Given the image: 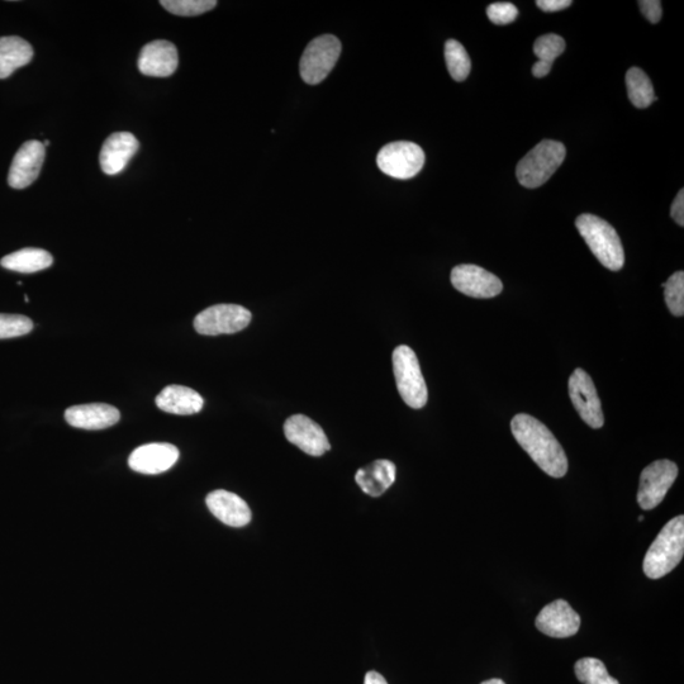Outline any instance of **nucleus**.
<instances>
[{"label":"nucleus","mask_w":684,"mask_h":684,"mask_svg":"<svg viewBox=\"0 0 684 684\" xmlns=\"http://www.w3.org/2000/svg\"><path fill=\"white\" fill-rule=\"evenodd\" d=\"M206 503L212 515L227 526L244 527L253 519L250 507L235 493L218 489L208 494Z\"/></svg>","instance_id":"obj_19"},{"label":"nucleus","mask_w":684,"mask_h":684,"mask_svg":"<svg viewBox=\"0 0 684 684\" xmlns=\"http://www.w3.org/2000/svg\"><path fill=\"white\" fill-rule=\"evenodd\" d=\"M45 145L40 141H27L14 155L8 174V184L14 189H25L36 182L44 165Z\"/></svg>","instance_id":"obj_14"},{"label":"nucleus","mask_w":684,"mask_h":684,"mask_svg":"<svg viewBox=\"0 0 684 684\" xmlns=\"http://www.w3.org/2000/svg\"><path fill=\"white\" fill-rule=\"evenodd\" d=\"M425 152L408 141L392 142L383 147L377 156L378 168L394 179L416 177L425 165Z\"/></svg>","instance_id":"obj_8"},{"label":"nucleus","mask_w":684,"mask_h":684,"mask_svg":"<svg viewBox=\"0 0 684 684\" xmlns=\"http://www.w3.org/2000/svg\"><path fill=\"white\" fill-rule=\"evenodd\" d=\"M178 459L179 450L174 445L152 443L133 450L128 465L133 472L155 475L168 472Z\"/></svg>","instance_id":"obj_15"},{"label":"nucleus","mask_w":684,"mask_h":684,"mask_svg":"<svg viewBox=\"0 0 684 684\" xmlns=\"http://www.w3.org/2000/svg\"><path fill=\"white\" fill-rule=\"evenodd\" d=\"M639 521H640V522H641V521H644V516H640V517H639Z\"/></svg>","instance_id":"obj_39"},{"label":"nucleus","mask_w":684,"mask_h":684,"mask_svg":"<svg viewBox=\"0 0 684 684\" xmlns=\"http://www.w3.org/2000/svg\"><path fill=\"white\" fill-rule=\"evenodd\" d=\"M139 146V141L130 132H117L109 136L104 141L101 156H99L104 173L120 174L139 151Z\"/></svg>","instance_id":"obj_18"},{"label":"nucleus","mask_w":684,"mask_h":684,"mask_svg":"<svg viewBox=\"0 0 684 684\" xmlns=\"http://www.w3.org/2000/svg\"><path fill=\"white\" fill-rule=\"evenodd\" d=\"M251 312L239 304H216L194 318V329L206 336L231 335L250 325Z\"/></svg>","instance_id":"obj_7"},{"label":"nucleus","mask_w":684,"mask_h":684,"mask_svg":"<svg viewBox=\"0 0 684 684\" xmlns=\"http://www.w3.org/2000/svg\"><path fill=\"white\" fill-rule=\"evenodd\" d=\"M627 94L630 102L636 108H648L650 104L657 101L652 82L649 76L639 68H631L626 73Z\"/></svg>","instance_id":"obj_24"},{"label":"nucleus","mask_w":684,"mask_h":684,"mask_svg":"<svg viewBox=\"0 0 684 684\" xmlns=\"http://www.w3.org/2000/svg\"><path fill=\"white\" fill-rule=\"evenodd\" d=\"M481 684H506V683L503 682L502 679L494 678V679H489V681L483 682Z\"/></svg>","instance_id":"obj_37"},{"label":"nucleus","mask_w":684,"mask_h":684,"mask_svg":"<svg viewBox=\"0 0 684 684\" xmlns=\"http://www.w3.org/2000/svg\"><path fill=\"white\" fill-rule=\"evenodd\" d=\"M179 55L177 47L171 42L158 40L150 42L141 50L139 70L146 76L154 78H168L177 71Z\"/></svg>","instance_id":"obj_16"},{"label":"nucleus","mask_w":684,"mask_h":684,"mask_svg":"<svg viewBox=\"0 0 684 684\" xmlns=\"http://www.w3.org/2000/svg\"><path fill=\"white\" fill-rule=\"evenodd\" d=\"M565 50V41L562 37L550 33L540 36L534 44L535 55L539 61L553 65L555 59L562 55Z\"/></svg>","instance_id":"obj_29"},{"label":"nucleus","mask_w":684,"mask_h":684,"mask_svg":"<svg viewBox=\"0 0 684 684\" xmlns=\"http://www.w3.org/2000/svg\"><path fill=\"white\" fill-rule=\"evenodd\" d=\"M65 420L76 429L89 431L104 430L121 420V413L116 407L107 403H89L74 406L65 411Z\"/></svg>","instance_id":"obj_17"},{"label":"nucleus","mask_w":684,"mask_h":684,"mask_svg":"<svg viewBox=\"0 0 684 684\" xmlns=\"http://www.w3.org/2000/svg\"><path fill=\"white\" fill-rule=\"evenodd\" d=\"M684 554V517L677 516L659 532L644 559V573L659 579L671 573L682 562Z\"/></svg>","instance_id":"obj_2"},{"label":"nucleus","mask_w":684,"mask_h":684,"mask_svg":"<svg viewBox=\"0 0 684 684\" xmlns=\"http://www.w3.org/2000/svg\"><path fill=\"white\" fill-rule=\"evenodd\" d=\"M540 633L550 638H570L576 635L581 627V617L564 600L551 602L540 611L535 621Z\"/></svg>","instance_id":"obj_13"},{"label":"nucleus","mask_w":684,"mask_h":684,"mask_svg":"<svg viewBox=\"0 0 684 684\" xmlns=\"http://www.w3.org/2000/svg\"><path fill=\"white\" fill-rule=\"evenodd\" d=\"M52 263H54V258H52L49 251L33 249V247L18 250L16 253L4 256L0 260V265L4 269L23 274L41 272V270L50 268Z\"/></svg>","instance_id":"obj_23"},{"label":"nucleus","mask_w":684,"mask_h":684,"mask_svg":"<svg viewBox=\"0 0 684 684\" xmlns=\"http://www.w3.org/2000/svg\"><path fill=\"white\" fill-rule=\"evenodd\" d=\"M160 4L166 11L180 17L201 16L217 6L216 0H161Z\"/></svg>","instance_id":"obj_27"},{"label":"nucleus","mask_w":684,"mask_h":684,"mask_svg":"<svg viewBox=\"0 0 684 684\" xmlns=\"http://www.w3.org/2000/svg\"><path fill=\"white\" fill-rule=\"evenodd\" d=\"M451 284L456 291L473 298H493L503 291V284L496 275L477 265H458L451 272Z\"/></svg>","instance_id":"obj_11"},{"label":"nucleus","mask_w":684,"mask_h":684,"mask_svg":"<svg viewBox=\"0 0 684 684\" xmlns=\"http://www.w3.org/2000/svg\"><path fill=\"white\" fill-rule=\"evenodd\" d=\"M665 303L672 315H684V273L677 272L667 282L663 283Z\"/></svg>","instance_id":"obj_28"},{"label":"nucleus","mask_w":684,"mask_h":684,"mask_svg":"<svg viewBox=\"0 0 684 684\" xmlns=\"http://www.w3.org/2000/svg\"><path fill=\"white\" fill-rule=\"evenodd\" d=\"M355 482L368 496H382L396 482V465L389 460H375L356 472Z\"/></svg>","instance_id":"obj_21"},{"label":"nucleus","mask_w":684,"mask_h":684,"mask_svg":"<svg viewBox=\"0 0 684 684\" xmlns=\"http://www.w3.org/2000/svg\"><path fill=\"white\" fill-rule=\"evenodd\" d=\"M445 60L451 78L456 82H463L467 79L472 69L469 55L464 46L459 41L449 40L445 44Z\"/></svg>","instance_id":"obj_25"},{"label":"nucleus","mask_w":684,"mask_h":684,"mask_svg":"<svg viewBox=\"0 0 684 684\" xmlns=\"http://www.w3.org/2000/svg\"><path fill=\"white\" fill-rule=\"evenodd\" d=\"M511 430L517 443L543 472L553 478H562L567 474V455L553 432L543 422L526 413H520L513 417Z\"/></svg>","instance_id":"obj_1"},{"label":"nucleus","mask_w":684,"mask_h":684,"mask_svg":"<svg viewBox=\"0 0 684 684\" xmlns=\"http://www.w3.org/2000/svg\"><path fill=\"white\" fill-rule=\"evenodd\" d=\"M284 434L289 443L296 445L303 453L322 456L331 449L322 427L304 415H293L284 424Z\"/></svg>","instance_id":"obj_12"},{"label":"nucleus","mask_w":684,"mask_h":684,"mask_svg":"<svg viewBox=\"0 0 684 684\" xmlns=\"http://www.w3.org/2000/svg\"><path fill=\"white\" fill-rule=\"evenodd\" d=\"M569 396L579 416L592 429H601L605 424L600 397L595 383L583 369H576L569 378Z\"/></svg>","instance_id":"obj_10"},{"label":"nucleus","mask_w":684,"mask_h":684,"mask_svg":"<svg viewBox=\"0 0 684 684\" xmlns=\"http://www.w3.org/2000/svg\"><path fill=\"white\" fill-rule=\"evenodd\" d=\"M32 330L31 318L21 315H0V340L25 336Z\"/></svg>","instance_id":"obj_30"},{"label":"nucleus","mask_w":684,"mask_h":684,"mask_svg":"<svg viewBox=\"0 0 684 684\" xmlns=\"http://www.w3.org/2000/svg\"><path fill=\"white\" fill-rule=\"evenodd\" d=\"M551 66L553 65L538 60V63H535L534 66H532V74H534L536 78H544V76L550 73Z\"/></svg>","instance_id":"obj_35"},{"label":"nucleus","mask_w":684,"mask_h":684,"mask_svg":"<svg viewBox=\"0 0 684 684\" xmlns=\"http://www.w3.org/2000/svg\"><path fill=\"white\" fill-rule=\"evenodd\" d=\"M574 672L579 682L583 684H620L617 679L607 672L606 665L596 658L578 660Z\"/></svg>","instance_id":"obj_26"},{"label":"nucleus","mask_w":684,"mask_h":684,"mask_svg":"<svg viewBox=\"0 0 684 684\" xmlns=\"http://www.w3.org/2000/svg\"><path fill=\"white\" fill-rule=\"evenodd\" d=\"M341 55V42L332 35L318 36L304 50L299 73L304 82L317 85L329 76Z\"/></svg>","instance_id":"obj_6"},{"label":"nucleus","mask_w":684,"mask_h":684,"mask_svg":"<svg viewBox=\"0 0 684 684\" xmlns=\"http://www.w3.org/2000/svg\"><path fill=\"white\" fill-rule=\"evenodd\" d=\"M639 8L645 18L653 25L662 19V3L658 0H640Z\"/></svg>","instance_id":"obj_32"},{"label":"nucleus","mask_w":684,"mask_h":684,"mask_svg":"<svg viewBox=\"0 0 684 684\" xmlns=\"http://www.w3.org/2000/svg\"><path fill=\"white\" fill-rule=\"evenodd\" d=\"M155 402L161 411L180 416L196 415L204 405L201 394L183 386L164 388Z\"/></svg>","instance_id":"obj_20"},{"label":"nucleus","mask_w":684,"mask_h":684,"mask_svg":"<svg viewBox=\"0 0 684 684\" xmlns=\"http://www.w3.org/2000/svg\"><path fill=\"white\" fill-rule=\"evenodd\" d=\"M33 49L17 36L0 37V79H7L14 71L31 63Z\"/></svg>","instance_id":"obj_22"},{"label":"nucleus","mask_w":684,"mask_h":684,"mask_svg":"<svg viewBox=\"0 0 684 684\" xmlns=\"http://www.w3.org/2000/svg\"><path fill=\"white\" fill-rule=\"evenodd\" d=\"M576 226L598 261L608 270L619 272L625 264V251L615 228L593 215L579 216Z\"/></svg>","instance_id":"obj_3"},{"label":"nucleus","mask_w":684,"mask_h":684,"mask_svg":"<svg viewBox=\"0 0 684 684\" xmlns=\"http://www.w3.org/2000/svg\"><path fill=\"white\" fill-rule=\"evenodd\" d=\"M364 684H388L386 678L377 672H368Z\"/></svg>","instance_id":"obj_36"},{"label":"nucleus","mask_w":684,"mask_h":684,"mask_svg":"<svg viewBox=\"0 0 684 684\" xmlns=\"http://www.w3.org/2000/svg\"><path fill=\"white\" fill-rule=\"evenodd\" d=\"M567 150L562 142L541 141L522 158L516 168V177L525 188L535 189L544 185L563 164Z\"/></svg>","instance_id":"obj_4"},{"label":"nucleus","mask_w":684,"mask_h":684,"mask_svg":"<svg viewBox=\"0 0 684 684\" xmlns=\"http://www.w3.org/2000/svg\"><path fill=\"white\" fill-rule=\"evenodd\" d=\"M671 215L679 226H684V190H679L672 204Z\"/></svg>","instance_id":"obj_34"},{"label":"nucleus","mask_w":684,"mask_h":684,"mask_svg":"<svg viewBox=\"0 0 684 684\" xmlns=\"http://www.w3.org/2000/svg\"><path fill=\"white\" fill-rule=\"evenodd\" d=\"M392 361L394 378L403 402L415 410L424 408L429 392L415 351L407 345L398 346L393 351Z\"/></svg>","instance_id":"obj_5"},{"label":"nucleus","mask_w":684,"mask_h":684,"mask_svg":"<svg viewBox=\"0 0 684 684\" xmlns=\"http://www.w3.org/2000/svg\"><path fill=\"white\" fill-rule=\"evenodd\" d=\"M677 475L678 467L671 460H658L648 465L640 475L639 506L645 511L659 506L676 482Z\"/></svg>","instance_id":"obj_9"},{"label":"nucleus","mask_w":684,"mask_h":684,"mask_svg":"<svg viewBox=\"0 0 684 684\" xmlns=\"http://www.w3.org/2000/svg\"><path fill=\"white\" fill-rule=\"evenodd\" d=\"M489 21L498 26L510 25L519 16V9L512 3H493L487 8Z\"/></svg>","instance_id":"obj_31"},{"label":"nucleus","mask_w":684,"mask_h":684,"mask_svg":"<svg viewBox=\"0 0 684 684\" xmlns=\"http://www.w3.org/2000/svg\"><path fill=\"white\" fill-rule=\"evenodd\" d=\"M44 145H45V146H49V145H50V141H45V144H44Z\"/></svg>","instance_id":"obj_38"},{"label":"nucleus","mask_w":684,"mask_h":684,"mask_svg":"<svg viewBox=\"0 0 684 684\" xmlns=\"http://www.w3.org/2000/svg\"><path fill=\"white\" fill-rule=\"evenodd\" d=\"M573 2L570 0H538L536 6L543 9L545 12H558L563 11L572 6Z\"/></svg>","instance_id":"obj_33"}]
</instances>
